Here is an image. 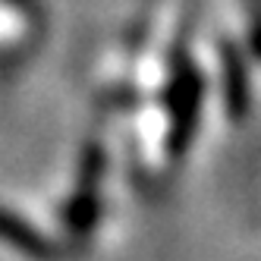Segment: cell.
<instances>
[{
    "label": "cell",
    "instance_id": "7a4b0ae2",
    "mask_svg": "<svg viewBox=\"0 0 261 261\" xmlns=\"http://www.w3.org/2000/svg\"><path fill=\"white\" fill-rule=\"evenodd\" d=\"M0 239L13 242L19 252H25L32 258H50L54 255L50 246H47V239L38 230H32L22 217H16L13 211H7V208H0Z\"/></svg>",
    "mask_w": 261,
    "mask_h": 261
},
{
    "label": "cell",
    "instance_id": "6da1fadb",
    "mask_svg": "<svg viewBox=\"0 0 261 261\" xmlns=\"http://www.w3.org/2000/svg\"><path fill=\"white\" fill-rule=\"evenodd\" d=\"M198 107H201V79L189 66L179 76L176 91H173V136H170V151L173 154H182V145L189 142L192 129H195Z\"/></svg>",
    "mask_w": 261,
    "mask_h": 261
}]
</instances>
